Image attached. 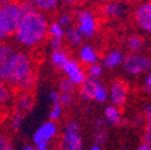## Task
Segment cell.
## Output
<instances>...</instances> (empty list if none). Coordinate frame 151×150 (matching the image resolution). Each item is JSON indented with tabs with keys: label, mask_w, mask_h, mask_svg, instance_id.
<instances>
[{
	"label": "cell",
	"mask_w": 151,
	"mask_h": 150,
	"mask_svg": "<svg viewBox=\"0 0 151 150\" xmlns=\"http://www.w3.org/2000/svg\"><path fill=\"white\" fill-rule=\"evenodd\" d=\"M48 30L49 24L45 13L34 9L24 16L13 36L18 46L24 48H34L40 46L47 39L49 35Z\"/></svg>",
	"instance_id": "6da1fadb"
},
{
	"label": "cell",
	"mask_w": 151,
	"mask_h": 150,
	"mask_svg": "<svg viewBox=\"0 0 151 150\" xmlns=\"http://www.w3.org/2000/svg\"><path fill=\"white\" fill-rule=\"evenodd\" d=\"M63 150H83V139L81 136V126L76 120H68L65 123L63 137Z\"/></svg>",
	"instance_id": "7a4b0ae2"
},
{
	"label": "cell",
	"mask_w": 151,
	"mask_h": 150,
	"mask_svg": "<svg viewBox=\"0 0 151 150\" xmlns=\"http://www.w3.org/2000/svg\"><path fill=\"white\" fill-rule=\"evenodd\" d=\"M18 50L19 49L9 42H0V79L4 82H6L11 72Z\"/></svg>",
	"instance_id": "3957f363"
},
{
	"label": "cell",
	"mask_w": 151,
	"mask_h": 150,
	"mask_svg": "<svg viewBox=\"0 0 151 150\" xmlns=\"http://www.w3.org/2000/svg\"><path fill=\"white\" fill-rule=\"evenodd\" d=\"M76 28L79 30V32L84 37L91 39L96 34V30H97L96 17L89 10L79 11L77 16H76Z\"/></svg>",
	"instance_id": "277c9868"
},
{
	"label": "cell",
	"mask_w": 151,
	"mask_h": 150,
	"mask_svg": "<svg viewBox=\"0 0 151 150\" xmlns=\"http://www.w3.org/2000/svg\"><path fill=\"white\" fill-rule=\"evenodd\" d=\"M59 127L56 123L47 120L42 125H40L36 128L35 133L32 136V143L34 145L37 144H50V142L58 135Z\"/></svg>",
	"instance_id": "5b68a950"
},
{
	"label": "cell",
	"mask_w": 151,
	"mask_h": 150,
	"mask_svg": "<svg viewBox=\"0 0 151 150\" xmlns=\"http://www.w3.org/2000/svg\"><path fill=\"white\" fill-rule=\"evenodd\" d=\"M151 67V60L137 54H131L124 61V69L128 74H139L147 71Z\"/></svg>",
	"instance_id": "8992f818"
},
{
	"label": "cell",
	"mask_w": 151,
	"mask_h": 150,
	"mask_svg": "<svg viewBox=\"0 0 151 150\" xmlns=\"http://www.w3.org/2000/svg\"><path fill=\"white\" fill-rule=\"evenodd\" d=\"M109 99L114 107H124L127 100V84L121 79H116L113 82L109 90Z\"/></svg>",
	"instance_id": "52a82bcc"
},
{
	"label": "cell",
	"mask_w": 151,
	"mask_h": 150,
	"mask_svg": "<svg viewBox=\"0 0 151 150\" xmlns=\"http://www.w3.org/2000/svg\"><path fill=\"white\" fill-rule=\"evenodd\" d=\"M63 71L65 73V77L68 78L76 87L77 85L81 87L85 82V79L88 78L85 76V72H84L83 67L81 66V64L78 61L73 60V59H71L67 63V65L65 66V69Z\"/></svg>",
	"instance_id": "ba28073f"
},
{
	"label": "cell",
	"mask_w": 151,
	"mask_h": 150,
	"mask_svg": "<svg viewBox=\"0 0 151 150\" xmlns=\"http://www.w3.org/2000/svg\"><path fill=\"white\" fill-rule=\"evenodd\" d=\"M134 18L137 24L145 31L151 32V3L142 4L137 7Z\"/></svg>",
	"instance_id": "9c48e42d"
},
{
	"label": "cell",
	"mask_w": 151,
	"mask_h": 150,
	"mask_svg": "<svg viewBox=\"0 0 151 150\" xmlns=\"http://www.w3.org/2000/svg\"><path fill=\"white\" fill-rule=\"evenodd\" d=\"M102 83L100 82V79H95V78L88 77L85 79V82L79 88V95H81L82 100H84V101H92L93 99H95V92H96L97 88Z\"/></svg>",
	"instance_id": "30bf717a"
},
{
	"label": "cell",
	"mask_w": 151,
	"mask_h": 150,
	"mask_svg": "<svg viewBox=\"0 0 151 150\" xmlns=\"http://www.w3.org/2000/svg\"><path fill=\"white\" fill-rule=\"evenodd\" d=\"M14 113L25 117L34 107V97L30 92H22L14 101Z\"/></svg>",
	"instance_id": "8fae6325"
},
{
	"label": "cell",
	"mask_w": 151,
	"mask_h": 150,
	"mask_svg": "<svg viewBox=\"0 0 151 150\" xmlns=\"http://www.w3.org/2000/svg\"><path fill=\"white\" fill-rule=\"evenodd\" d=\"M78 57H79V60L85 64V65H95L97 64L99 61V55H97V52L95 50L91 45H83L79 49V53H78Z\"/></svg>",
	"instance_id": "7c38bea8"
},
{
	"label": "cell",
	"mask_w": 151,
	"mask_h": 150,
	"mask_svg": "<svg viewBox=\"0 0 151 150\" xmlns=\"http://www.w3.org/2000/svg\"><path fill=\"white\" fill-rule=\"evenodd\" d=\"M70 60H71V59L68 58L67 53H66L65 50H63V49H60V50H54V52H52V54H50V63H52V65H53L56 70H61V71H63Z\"/></svg>",
	"instance_id": "4fadbf2b"
},
{
	"label": "cell",
	"mask_w": 151,
	"mask_h": 150,
	"mask_svg": "<svg viewBox=\"0 0 151 150\" xmlns=\"http://www.w3.org/2000/svg\"><path fill=\"white\" fill-rule=\"evenodd\" d=\"M125 61V58L121 52H118V50H113L110 53H108L104 59H103V66L107 67V69H114L121 64H124Z\"/></svg>",
	"instance_id": "5bb4252c"
},
{
	"label": "cell",
	"mask_w": 151,
	"mask_h": 150,
	"mask_svg": "<svg viewBox=\"0 0 151 150\" xmlns=\"http://www.w3.org/2000/svg\"><path fill=\"white\" fill-rule=\"evenodd\" d=\"M104 120L111 126L119 125L121 123V113L119 108L114 107L113 105H109L104 108Z\"/></svg>",
	"instance_id": "9a60e30c"
},
{
	"label": "cell",
	"mask_w": 151,
	"mask_h": 150,
	"mask_svg": "<svg viewBox=\"0 0 151 150\" xmlns=\"http://www.w3.org/2000/svg\"><path fill=\"white\" fill-rule=\"evenodd\" d=\"M65 39H66V41L72 47H78V46L82 45L84 36L79 32V30L77 28L72 25V27L66 29V31H65Z\"/></svg>",
	"instance_id": "2e32d148"
},
{
	"label": "cell",
	"mask_w": 151,
	"mask_h": 150,
	"mask_svg": "<svg viewBox=\"0 0 151 150\" xmlns=\"http://www.w3.org/2000/svg\"><path fill=\"white\" fill-rule=\"evenodd\" d=\"M102 12L107 18H118L124 13V6L119 3H107L103 5Z\"/></svg>",
	"instance_id": "e0dca14e"
},
{
	"label": "cell",
	"mask_w": 151,
	"mask_h": 150,
	"mask_svg": "<svg viewBox=\"0 0 151 150\" xmlns=\"http://www.w3.org/2000/svg\"><path fill=\"white\" fill-rule=\"evenodd\" d=\"M11 100V88L0 79V110L4 109Z\"/></svg>",
	"instance_id": "ac0fdd59"
},
{
	"label": "cell",
	"mask_w": 151,
	"mask_h": 150,
	"mask_svg": "<svg viewBox=\"0 0 151 150\" xmlns=\"http://www.w3.org/2000/svg\"><path fill=\"white\" fill-rule=\"evenodd\" d=\"M32 4L36 10L41 11L42 13L52 11L58 6V1H56V0H34Z\"/></svg>",
	"instance_id": "d6986e66"
},
{
	"label": "cell",
	"mask_w": 151,
	"mask_h": 150,
	"mask_svg": "<svg viewBox=\"0 0 151 150\" xmlns=\"http://www.w3.org/2000/svg\"><path fill=\"white\" fill-rule=\"evenodd\" d=\"M65 29L63 27H60L56 22H53L52 24H49V36H50V39H65Z\"/></svg>",
	"instance_id": "ffe728a7"
},
{
	"label": "cell",
	"mask_w": 151,
	"mask_h": 150,
	"mask_svg": "<svg viewBox=\"0 0 151 150\" xmlns=\"http://www.w3.org/2000/svg\"><path fill=\"white\" fill-rule=\"evenodd\" d=\"M63 110H64V107L60 105V103H54L52 105L50 109H49V120L50 121H54L56 123L63 115Z\"/></svg>",
	"instance_id": "44dd1931"
},
{
	"label": "cell",
	"mask_w": 151,
	"mask_h": 150,
	"mask_svg": "<svg viewBox=\"0 0 151 150\" xmlns=\"http://www.w3.org/2000/svg\"><path fill=\"white\" fill-rule=\"evenodd\" d=\"M74 89H76V85L68 78L64 77L63 79H60V82H59V91L61 94H70V95H72Z\"/></svg>",
	"instance_id": "7402d4cb"
},
{
	"label": "cell",
	"mask_w": 151,
	"mask_h": 150,
	"mask_svg": "<svg viewBox=\"0 0 151 150\" xmlns=\"http://www.w3.org/2000/svg\"><path fill=\"white\" fill-rule=\"evenodd\" d=\"M72 19H73V17H72V14L70 13V12H61L59 16H58V18H56V23H58L60 27H63L64 29L65 28H70V27H72L71 24H72Z\"/></svg>",
	"instance_id": "603a6c76"
},
{
	"label": "cell",
	"mask_w": 151,
	"mask_h": 150,
	"mask_svg": "<svg viewBox=\"0 0 151 150\" xmlns=\"http://www.w3.org/2000/svg\"><path fill=\"white\" fill-rule=\"evenodd\" d=\"M108 97H109V92H108L107 88L103 84H101L95 92V99H93V101H96L99 103H103L108 100Z\"/></svg>",
	"instance_id": "cb8c5ba5"
},
{
	"label": "cell",
	"mask_w": 151,
	"mask_h": 150,
	"mask_svg": "<svg viewBox=\"0 0 151 150\" xmlns=\"http://www.w3.org/2000/svg\"><path fill=\"white\" fill-rule=\"evenodd\" d=\"M127 46H128V48L132 52H137V50H139L143 47V39H142V37H139V36H137V35L132 36V37H129V39H128Z\"/></svg>",
	"instance_id": "d4e9b609"
},
{
	"label": "cell",
	"mask_w": 151,
	"mask_h": 150,
	"mask_svg": "<svg viewBox=\"0 0 151 150\" xmlns=\"http://www.w3.org/2000/svg\"><path fill=\"white\" fill-rule=\"evenodd\" d=\"M102 73H103V67L100 64H95V65H91L88 67V74L91 78L99 79L102 76Z\"/></svg>",
	"instance_id": "484cf974"
},
{
	"label": "cell",
	"mask_w": 151,
	"mask_h": 150,
	"mask_svg": "<svg viewBox=\"0 0 151 150\" xmlns=\"http://www.w3.org/2000/svg\"><path fill=\"white\" fill-rule=\"evenodd\" d=\"M93 139H95V144L97 145H102L106 141H107V132L104 128H100V130H95V133H93Z\"/></svg>",
	"instance_id": "4316f807"
},
{
	"label": "cell",
	"mask_w": 151,
	"mask_h": 150,
	"mask_svg": "<svg viewBox=\"0 0 151 150\" xmlns=\"http://www.w3.org/2000/svg\"><path fill=\"white\" fill-rule=\"evenodd\" d=\"M0 150H13L11 139L4 133H0Z\"/></svg>",
	"instance_id": "83f0119b"
},
{
	"label": "cell",
	"mask_w": 151,
	"mask_h": 150,
	"mask_svg": "<svg viewBox=\"0 0 151 150\" xmlns=\"http://www.w3.org/2000/svg\"><path fill=\"white\" fill-rule=\"evenodd\" d=\"M10 35H12V34L10 32L6 24L1 19V17H0V42H6V40L10 37Z\"/></svg>",
	"instance_id": "f1b7e54d"
},
{
	"label": "cell",
	"mask_w": 151,
	"mask_h": 150,
	"mask_svg": "<svg viewBox=\"0 0 151 150\" xmlns=\"http://www.w3.org/2000/svg\"><path fill=\"white\" fill-rule=\"evenodd\" d=\"M23 120H24V115L14 113V115H13V118H12V120H11V128L14 130V131H17L18 128L22 126Z\"/></svg>",
	"instance_id": "f546056e"
},
{
	"label": "cell",
	"mask_w": 151,
	"mask_h": 150,
	"mask_svg": "<svg viewBox=\"0 0 151 150\" xmlns=\"http://www.w3.org/2000/svg\"><path fill=\"white\" fill-rule=\"evenodd\" d=\"M60 95L61 92L59 90H50L48 94V99L50 100V102L54 103H60Z\"/></svg>",
	"instance_id": "4dcf8cb0"
},
{
	"label": "cell",
	"mask_w": 151,
	"mask_h": 150,
	"mask_svg": "<svg viewBox=\"0 0 151 150\" xmlns=\"http://www.w3.org/2000/svg\"><path fill=\"white\" fill-rule=\"evenodd\" d=\"M71 102H72V95H70V94H61L60 95V105L63 107L71 105Z\"/></svg>",
	"instance_id": "1f68e13d"
},
{
	"label": "cell",
	"mask_w": 151,
	"mask_h": 150,
	"mask_svg": "<svg viewBox=\"0 0 151 150\" xmlns=\"http://www.w3.org/2000/svg\"><path fill=\"white\" fill-rule=\"evenodd\" d=\"M61 46H63V40L60 39H50V47L54 50H60L61 49Z\"/></svg>",
	"instance_id": "d6a6232c"
},
{
	"label": "cell",
	"mask_w": 151,
	"mask_h": 150,
	"mask_svg": "<svg viewBox=\"0 0 151 150\" xmlns=\"http://www.w3.org/2000/svg\"><path fill=\"white\" fill-rule=\"evenodd\" d=\"M144 142L145 144H149V145L151 144V125L146 127V132L144 135Z\"/></svg>",
	"instance_id": "836d02e7"
},
{
	"label": "cell",
	"mask_w": 151,
	"mask_h": 150,
	"mask_svg": "<svg viewBox=\"0 0 151 150\" xmlns=\"http://www.w3.org/2000/svg\"><path fill=\"white\" fill-rule=\"evenodd\" d=\"M104 126H106V120L103 118H97L95 120V130L104 128Z\"/></svg>",
	"instance_id": "e575fe53"
},
{
	"label": "cell",
	"mask_w": 151,
	"mask_h": 150,
	"mask_svg": "<svg viewBox=\"0 0 151 150\" xmlns=\"http://www.w3.org/2000/svg\"><path fill=\"white\" fill-rule=\"evenodd\" d=\"M144 90L149 94L150 91H151V73L147 76V78H146V84L144 85Z\"/></svg>",
	"instance_id": "d590c367"
},
{
	"label": "cell",
	"mask_w": 151,
	"mask_h": 150,
	"mask_svg": "<svg viewBox=\"0 0 151 150\" xmlns=\"http://www.w3.org/2000/svg\"><path fill=\"white\" fill-rule=\"evenodd\" d=\"M34 146L36 150H49V144H37Z\"/></svg>",
	"instance_id": "8d00e7d4"
},
{
	"label": "cell",
	"mask_w": 151,
	"mask_h": 150,
	"mask_svg": "<svg viewBox=\"0 0 151 150\" xmlns=\"http://www.w3.org/2000/svg\"><path fill=\"white\" fill-rule=\"evenodd\" d=\"M145 113H146V117H147V120H149V125H151V106H146Z\"/></svg>",
	"instance_id": "74e56055"
},
{
	"label": "cell",
	"mask_w": 151,
	"mask_h": 150,
	"mask_svg": "<svg viewBox=\"0 0 151 150\" xmlns=\"http://www.w3.org/2000/svg\"><path fill=\"white\" fill-rule=\"evenodd\" d=\"M138 150H151V146L149 145V144H142L139 148H138Z\"/></svg>",
	"instance_id": "f35d334b"
},
{
	"label": "cell",
	"mask_w": 151,
	"mask_h": 150,
	"mask_svg": "<svg viewBox=\"0 0 151 150\" xmlns=\"http://www.w3.org/2000/svg\"><path fill=\"white\" fill-rule=\"evenodd\" d=\"M21 150H36V149H35L34 145H25V146H23Z\"/></svg>",
	"instance_id": "ab89813d"
},
{
	"label": "cell",
	"mask_w": 151,
	"mask_h": 150,
	"mask_svg": "<svg viewBox=\"0 0 151 150\" xmlns=\"http://www.w3.org/2000/svg\"><path fill=\"white\" fill-rule=\"evenodd\" d=\"M90 150H102V149H101V146H100V145H97V144H93V145L90 148Z\"/></svg>",
	"instance_id": "60d3db41"
},
{
	"label": "cell",
	"mask_w": 151,
	"mask_h": 150,
	"mask_svg": "<svg viewBox=\"0 0 151 150\" xmlns=\"http://www.w3.org/2000/svg\"><path fill=\"white\" fill-rule=\"evenodd\" d=\"M121 150H127V149H121Z\"/></svg>",
	"instance_id": "b9f144b4"
},
{
	"label": "cell",
	"mask_w": 151,
	"mask_h": 150,
	"mask_svg": "<svg viewBox=\"0 0 151 150\" xmlns=\"http://www.w3.org/2000/svg\"><path fill=\"white\" fill-rule=\"evenodd\" d=\"M150 146H151V144H150Z\"/></svg>",
	"instance_id": "7bdbcfd3"
}]
</instances>
